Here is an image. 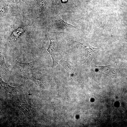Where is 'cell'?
<instances>
[{"label":"cell","mask_w":127,"mask_h":127,"mask_svg":"<svg viewBox=\"0 0 127 127\" xmlns=\"http://www.w3.org/2000/svg\"><path fill=\"white\" fill-rule=\"evenodd\" d=\"M52 22L54 26L59 30H63L69 28L77 27L65 22L59 17L54 18L52 20Z\"/></svg>","instance_id":"7a4b0ae2"},{"label":"cell","mask_w":127,"mask_h":127,"mask_svg":"<svg viewBox=\"0 0 127 127\" xmlns=\"http://www.w3.org/2000/svg\"><path fill=\"white\" fill-rule=\"evenodd\" d=\"M16 65L17 68L21 72H26L30 71L35 66V63L32 61L26 63L19 62L16 60Z\"/></svg>","instance_id":"277c9868"},{"label":"cell","mask_w":127,"mask_h":127,"mask_svg":"<svg viewBox=\"0 0 127 127\" xmlns=\"http://www.w3.org/2000/svg\"><path fill=\"white\" fill-rule=\"evenodd\" d=\"M48 36L50 41L48 48L47 49L40 48V49L46 50L49 53L52 60V67L54 68L56 66L60 60L62 59V56L55 40L52 37Z\"/></svg>","instance_id":"6da1fadb"},{"label":"cell","mask_w":127,"mask_h":127,"mask_svg":"<svg viewBox=\"0 0 127 127\" xmlns=\"http://www.w3.org/2000/svg\"><path fill=\"white\" fill-rule=\"evenodd\" d=\"M69 40L79 43L84 46L87 51V57L85 61L87 63L89 64L91 61L95 52L97 49L99 48L93 47L88 44L82 43L75 41Z\"/></svg>","instance_id":"3957f363"},{"label":"cell","mask_w":127,"mask_h":127,"mask_svg":"<svg viewBox=\"0 0 127 127\" xmlns=\"http://www.w3.org/2000/svg\"><path fill=\"white\" fill-rule=\"evenodd\" d=\"M98 69L105 71L111 76L115 75V70L117 69V63L115 62L111 64L105 66H95Z\"/></svg>","instance_id":"5b68a950"},{"label":"cell","mask_w":127,"mask_h":127,"mask_svg":"<svg viewBox=\"0 0 127 127\" xmlns=\"http://www.w3.org/2000/svg\"><path fill=\"white\" fill-rule=\"evenodd\" d=\"M60 63L67 71L71 77L74 75L75 68L72 63L71 62L67 61L64 60L60 61Z\"/></svg>","instance_id":"8992f818"},{"label":"cell","mask_w":127,"mask_h":127,"mask_svg":"<svg viewBox=\"0 0 127 127\" xmlns=\"http://www.w3.org/2000/svg\"><path fill=\"white\" fill-rule=\"evenodd\" d=\"M0 60V70L6 73L9 71V69L6 65L4 56L1 53Z\"/></svg>","instance_id":"52a82bcc"},{"label":"cell","mask_w":127,"mask_h":127,"mask_svg":"<svg viewBox=\"0 0 127 127\" xmlns=\"http://www.w3.org/2000/svg\"><path fill=\"white\" fill-rule=\"evenodd\" d=\"M8 7L7 4L4 2H0V14L3 15L5 14L7 10Z\"/></svg>","instance_id":"ba28073f"}]
</instances>
